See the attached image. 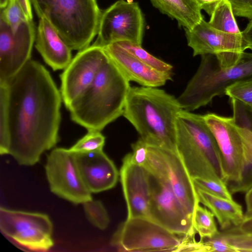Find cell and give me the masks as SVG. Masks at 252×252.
<instances>
[{"instance_id":"40","label":"cell","mask_w":252,"mask_h":252,"mask_svg":"<svg viewBox=\"0 0 252 252\" xmlns=\"http://www.w3.org/2000/svg\"><path fill=\"white\" fill-rule=\"evenodd\" d=\"M241 34L247 49L252 50V20L248 23L245 29L241 32Z\"/></svg>"},{"instance_id":"33","label":"cell","mask_w":252,"mask_h":252,"mask_svg":"<svg viewBox=\"0 0 252 252\" xmlns=\"http://www.w3.org/2000/svg\"><path fill=\"white\" fill-rule=\"evenodd\" d=\"M195 187L211 194L224 198L232 200V194L228 187L224 182L201 178L192 179Z\"/></svg>"},{"instance_id":"21","label":"cell","mask_w":252,"mask_h":252,"mask_svg":"<svg viewBox=\"0 0 252 252\" xmlns=\"http://www.w3.org/2000/svg\"><path fill=\"white\" fill-rule=\"evenodd\" d=\"M198 201L207 208L217 219L221 231L241 225L245 213L242 206L233 199L216 196L195 187Z\"/></svg>"},{"instance_id":"29","label":"cell","mask_w":252,"mask_h":252,"mask_svg":"<svg viewBox=\"0 0 252 252\" xmlns=\"http://www.w3.org/2000/svg\"><path fill=\"white\" fill-rule=\"evenodd\" d=\"M105 138L100 131L90 130L69 149L76 153H88L103 150Z\"/></svg>"},{"instance_id":"30","label":"cell","mask_w":252,"mask_h":252,"mask_svg":"<svg viewBox=\"0 0 252 252\" xmlns=\"http://www.w3.org/2000/svg\"><path fill=\"white\" fill-rule=\"evenodd\" d=\"M225 94L242 104L252 114V78L229 87Z\"/></svg>"},{"instance_id":"17","label":"cell","mask_w":252,"mask_h":252,"mask_svg":"<svg viewBox=\"0 0 252 252\" xmlns=\"http://www.w3.org/2000/svg\"><path fill=\"white\" fill-rule=\"evenodd\" d=\"M119 175L126 204V219H149L151 186L148 171L124 157Z\"/></svg>"},{"instance_id":"37","label":"cell","mask_w":252,"mask_h":252,"mask_svg":"<svg viewBox=\"0 0 252 252\" xmlns=\"http://www.w3.org/2000/svg\"><path fill=\"white\" fill-rule=\"evenodd\" d=\"M235 16L252 20V0H228Z\"/></svg>"},{"instance_id":"42","label":"cell","mask_w":252,"mask_h":252,"mask_svg":"<svg viewBox=\"0 0 252 252\" xmlns=\"http://www.w3.org/2000/svg\"><path fill=\"white\" fill-rule=\"evenodd\" d=\"M240 231H252V217L244 219L243 221L238 227L231 228Z\"/></svg>"},{"instance_id":"16","label":"cell","mask_w":252,"mask_h":252,"mask_svg":"<svg viewBox=\"0 0 252 252\" xmlns=\"http://www.w3.org/2000/svg\"><path fill=\"white\" fill-rule=\"evenodd\" d=\"M188 46L193 55L242 53L247 49L242 34H232L219 31L203 18L192 29H184Z\"/></svg>"},{"instance_id":"20","label":"cell","mask_w":252,"mask_h":252,"mask_svg":"<svg viewBox=\"0 0 252 252\" xmlns=\"http://www.w3.org/2000/svg\"><path fill=\"white\" fill-rule=\"evenodd\" d=\"M35 41L36 49L54 71L64 69L71 61V49L44 18H40Z\"/></svg>"},{"instance_id":"8","label":"cell","mask_w":252,"mask_h":252,"mask_svg":"<svg viewBox=\"0 0 252 252\" xmlns=\"http://www.w3.org/2000/svg\"><path fill=\"white\" fill-rule=\"evenodd\" d=\"M144 167L171 188L193 217L199 202L192 178L177 152L148 145V158Z\"/></svg>"},{"instance_id":"4","label":"cell","mask_w":252,"mask_h":252,"mask_svg":"<svg viewBox=\"0 0 252 252\" xmlns=\"http://www.w3.org/2000/svg\"><path fill=\"white\" fill-rule=\"evenodd\" d=\"M176 127V150L191 178L224 183L221 155L203 115L182 109Z\"/></svg>"},{"instance_id":"43","label":"cell","mask_w":252,"mask_h":252,"mask_svg":"<svg viewBox=\"0 0 252 252\" xmlns=\"http://www.w3.org/2000/svg\"><path fill=\"white\" fill-rule=\"evenodd\" d=\"M9 0H0V9L4 8Z\"/></svg>"},{"instance_id":"19","label":"cell","mask_w":252,"mask_h":252,"mask_svg":"<svg viewBox=\"0 0 252 252\" xmlns=\"http://www.w3.org/2000/svg\"><path fill=\"white\" fill-rule=\"evenodd\" d=\"M103 48L110 60L130 82L142 86L158 87L163 86L172 76L159 72L145 64L129 54L116 43L107 44Z\"/></svg>"},{"instance_id":"13","label":"cell","mask_w":252,"mask_h":252,"mask_svg":"<svg viewBox=\"0 0 252 252\" xmlns=\"http://www.w3.org/2000/svg\"><path fill=\"white\" fill-rule=\"evenodd\" d=\"M150 180L149 219L177 235L196 234L192 216L171 188L151 174Z\"/></svg>"},{"instance_id":"34","label":"cell","mask_w":252,"mask_h":252,"mask_svg":"<svg viewBox=\"0 0 252 252\" xmlns=\"http://www.w3.org/2000/svg\"><path fill=\"white\" fill-rule=\"evenodd\" d=\"M131 147L132 153L125 157L132 163L144 166L148 158V144L140 138Z\"/></svg>"},{"instance_id":"35","label":"cell","mask_w":252,"mask_h":252,"mask_svg":"<svg viewBox=\"0 0 252 252\" xmlns=\"http://www.w3.org/2000/svg\"><path fill=\"white\" fill-rule=\"evenodd\" d=\"M195 235H188L183 236L181 243L176 252H209V249L203 240L196 241Z\"/></svg>"},{"instance_id":"2","label":"cell","mask_w":252,"mask_h":252,"mask_svg":"<svg viewBox=\"0 0 252 252\" xmlns=\"http://www.w3.org/2000/svg\"><path fill=\"white\" fill-rule=\"evenodd\" d=\"M177 98L157 87H130L123 116L148 145L176 150Z\"/></svg>"},{"instance_id":"23","label":"cell","mask_w":252,"mask_h":252,"mask_svg":"<svg viewBox=\"0 0 252 252\" xmlns=\"http://www.w3.org/2000/svg\"><path fill=\"white\" fill-rule=\"evenodd\" d=\"M231 4L228 0H222L212 13L209 23L215 29L229 33L241 34Z\"/></svg>"},{"instance_id":"32","label":"cell","mask_w":252,"mask_h":252,"mask_svg":"<svg viewBox=\"0 0 252 252\" xmlns=\"http://www.w3.org/2000/svg\"><path fill=\"white\" fill-rule=\"evenodd\" d=\"M219 234L236 247L239 252H252V231H240L230 228L219 231Z\"/></svg>"},{"instance_id":"44","label":"cell","mask_w":252,"mask_h":252,"mask_svg":"<svg viewBox=\"0 0 252 252\" xmlns=\"http://www.w3.org/2000/svg\"><path fill=\"white\" fill-rule=\"evenodd\" d=\"M251 217H252V216L251 217H249V218H251Z\"/></svg>"},{"instance_id":"6","label":"cell","mask_w":252,"mask_h":252,"mask_svg":"<svg viewBox=\"0 0 252 252\" xmlns=\"http://www.w3.org/2000/svg\"><path fill=\"white\" fill-rule=\"evenodd\" d=\"M252 78V53L243 52L236 64L225 68L219 65L214 55H203L197 71L177 99L183 109L192 111L225 94L229 87Z\"/></svg>"},{"instance_id":"41","label":"cell","mask_w":252,"mask_h":252,"mask_svg":"<svg viewBox=\"0 0 252 252\" xmlns=\"http://www.w3.org/2000/svg\"><path fill=\"white\" fill-rule=\"evenodd\" d=\"M17 1L22 7L27 20L32 21V13L31 0H17Z\"/></svg>"},{"instance_id":"14","label":"cell","mask_w":252,"mask_h":252,"mask_svg":"<svg viewBox=\"0 0 252 252\" xmlns=\"http://www.w3.org/2000/svg\"><path fill=\"white\" fill-rule=\"evenodd\" d=\"M108 58L103 47L94 43L79 51L63 69L61 93L67 109L90 86Z\"/></svg>"},{"instance_id":"26","label":"cell","mask_w":252,"mask_h":252,"mask_svg":"<svg viewBox=\"0 0 252 252\" xmlns=\"http://www.w3.org/2000/svg\"><path fill=\"white\" fill-rule=\"evenodd\" d=\"M241 137L245 164L243 182L238 192H245L252 183V129L237 125Z\"/></svg>"},{"instance_id":"12","label":"cell","mask_w":252,"mask_h":252,"mask_svg":"<svg viewBox=\"0 0 252 252\" xmlns=\"http://www.w3.org/2000/svg\"><path fill=\"white\" fill-rule=\"evenodd\" d=\"M45 173L52 192L72 203L83 204L92 199L78 170L74 153L57 148L48 155Z\"/></svg>"},{"instance_id":"38","label":"cell","mask_w":252,"mask_h":252,"mask_svg":"<svg viewBox=\"0 0 252 252\" xmlns=\"http://www.w3.org/2000/svg\"><path fill=\"white\" fill-rule=\"evenodd\" d=\"M201 10L211 16L218 4L222 0H194Z\"/></svg>"},{"instance_id":"11","label":"cell","mask_w":252,"mask_h":252,"mask_svg":"<svg viewBox=\"0 0 252 252\" xmlns=\"http://www.w3.org/2000/svg\"><path fill=\"white\" fill-rule=\"evenodd\" d=\"M144 27V17L138 3L119 0L102 12L94 43L102 47L120 41L141 45Z\"/></svg>"},{"instance_id":"39","label":"cell","mask_w":252,"mask_h":252,"mask_svg":"<svg viewBox=\"0 0 252 252\" xmlns=\"http://www.w3.org/2000/svg\"><path fill=\"white\" fill-rule=\"evenodd\" d=\"M245 201L246 210L245 213L244 219L252 216V183L245 191Z\"/></svg>"},{"instance_id":"5","label":"cell","mask_w":252,"mask_h":252,"mask_svg":"<svg viewBox=\"0 0 252 252\" xmlns=\"http://www.w3.org/2000/svg\"><path fill=\"white\" fill-rule=\"evenodd\" d=\"M37 16L44 18L71 49L90 46L97 33L101 12L97 0H31Z\"/></svg>"},{"instance_id":"24","label":"cell","mask_w":252,"mask_h":252,"mask_svg":"<svg viewBox=\"0 0 252 252\" xmlns=\"http://www.w3.org/2000/svg\"><path fill=\"white\" fill-rule=\"evenodd\" d=\"M138 60L154 69L172 76L173 66L144 49L141 45L128 41L115 42Z\"/></svg>"},{"instance_id":"7","label":"cell","mask_w":252,"mask_h":252,"mask_svg":"<svg viewBox=\"0 0 252 252\" xmlns=\"http://www.w3.org/2000/svg\"><path fill=\"white\" fill-rule=\"evenodd\" d=\"M0 230L13 242L30 251L46 252L54 244L53 223L46 214L0 207Z\"/></svg>"},{"instance_id":"10","label":"cell","mask_w":252,"mask_h":252,"mask_svg":"<svg viewBox=\"0 0 252 252\" xmlns=\"http://www.w3.org/2000/svg\"><path fill=\"white\" fill-rule=\"evenodd\" d=\"M220 149L223 165L224 182L232 194L238 192L245 172L243 150L235 119L215 113L203 115Z\"/></svg>"},{"instance_id":"3","label":"cell","mask_w":252,"mask_h":252,"mask_svg":"<svg viewBox=\"0 0 252 252\" xmlns=\"http://www.w3.org/2000/svg\"><path fill=\"white\" fill-rule=\"evenodd\" d=\"M130 87L108 57L92 84L67 109L72 121L88 131H101L123 115Z\"/></svg>"},{"instance_id":"22","label":"cell","mask_w":252,"mask_h":252,"mask_svg":"<svg viewBox=\"0 0 252 252\" xmlns=\"http://www.w3.org/2000/svg\"><path fill=\"white\" fill-rule=\"evenodd\" d=\"M161 13L175 19L180 27L190 30L203 18L194 0H150Z\"/></svg>"},{"instance_id":"9","label":"cell","mask_w":252,"mask_h":252,"mask_svg":"<svg viewBox=\"0 0 252 252\" xmlns=\"http://www.w3.org/2000/svg\"><path fill=\"white\" fill-rule=\"evenodd\" d=\"M146 218L126 219L114 234L120 251L176 252L182 238Z\"/></svg>"},{"instance_id":"27","label":"cell","mask_w":252,"mask_h":252,"mask_svg":"<svg viewBox=\"0 0 252 252\" xmlns=\"http://www.w3.org/2000/svg\"><path fill=\"white\" fill-rule=\"evenodd\" d=\"M10 145L7 87L5 84H0V154L1 155L9 154Z\"/></svg>"},{"instance_id":"15","label":"cell","mask_w":252,"mask_h":252,"mask_svg":"<svg viewBox=\"0 0 252 252\" xmlns=\"http://www.w3.org/2000/svg\"><path fill=\"white\" fill-rule=\"evenodd\" d=\"M36 33L32 21L24 22L13 32L0 18V84L9 82L31 59Z\"/></svg>"},{"instance_id":"36","label":"cell","mask_w":252,"mask_h":252,"mask_svg":"<svg viewBox=\"0 0 252 252\" xmlns=\"http://www.w3.org/2000/svg\"><path fill=\"white\" fill-rule=\"evenodd\" d=\"M203 240L205 245L208 247L209 252H239L237 249L220 235L219 232L212 238L203 239Z\"/></svg>"},{"instance_id":"25","label":"cell","mask_w":252,"mask_h":252,"mask_svg":"<svg viewBox=\"0 0 252 252\" xmlns=\"http://www.w3.org/2000/svg\"><path fill=\"white\" fill-rule=\"evenodd\" d=\"M215 218L207 208L200 203L197 205L192 217V225L200 239L212 238L219 232Z\"/></svg>"},{"instance_id":"1","label":"cell","mask_w":252,"mask_h":252,"mask_svg":"<svg viewBox=\"0 0 252 252\" xmlns=\"http://www.w3.org/2000/svg\"><path fill=\"white\" fill-rule=\"evenodd\" d=\"M5 84L9 155L21 165H33L59 141L61 92L46 68L32 59Z\"/></svg>"},{"instance_id":"28","label":"cell","mask_w":252,"mask_h":252,"mask_svg":"<svg viewBox=\"0 0 252 252\" xmlns=\"http://www.w3.org/2000/svg\"><path fill=\"white\" fill-rule=\"evenodd\" d=\"M87 219L95 227L105 229L110 222L108 213L102 203L93 199L83 204Z\"/></svg>"},{"instance_id":"31","label":"cell","mask_w":252,"mask_h":252,"mask_svg":"<svg viewBox=\"0 0 252 252\" xmlns=\"http://www.w3.org/2000/svg\"><path fill=\"white\" fill-rule=\"evenodd\" d=\"M0 18L10 27L13 32L21 25L28 21L24 11L17 0H9L6 6L0 9Z\"/></svg>"},{"instance_id":"18","label":"cell","mask_w":252,"mask_h":252,"mask_svg":"<svg viewBox=\"0 0 252 252\" xmlns=\"http://www.w3.org/2000/svg\"><path fill=\"white\" fill-rule=\"evenodd\" d=\"M73 153L82 179L92 193L107 190L116 186L119 171L103 150Z\"/></svg>"}]
</instances>
